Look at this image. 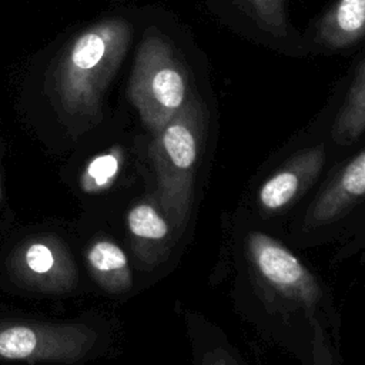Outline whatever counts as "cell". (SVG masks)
<instances>
[{"mask_svg":"<svg viewBox=\"0 0 365 365\" xmlns=\"http://www.w3.org/2000/svg\"><path fill=\"white\" fill-rule=\"evenodd\" d=\"M97 334L78 322L0 321V361L74 364L94 346Z\"/></svg>","mask_w":365,"mask_h":365,"instance_id":"277c9868","label":"cell"},{"mask_svg":"<svg viewBox=\"0 0 365 365\" xmlns=\"http://www.w3.org/2000/svg\"><path fill=\"white\" fill-rule=\"evenodd\" d=\"M365 198V150L354 157L327 184L308 207L304 222L307 228L329 224Z\"/></svg>","mask_w":365,"mask_h":365,"instance_id":"ba28073f","label":"cell"},{"mask_svg":"<svg viewBox=\"0 0 365 365\" xmlns=\"http://www.w3.org/2000/svg\"><path fill=\"white\" fill-rule=\"evenodd\" d=\"M247 255L259 279L281 297L312 309L322 292L315 277L279 241L251 231L247 235Z\"/></svg>","mask_w":365,"mask_h":365,"instance_id":"8992f818","label":"cell"},{"mask_svg":"<svg viewBox=\"0 0 365 365\" xmlns=\"http://www.w3.org/2000/svg\"><path fill=\"white\" fill-rule=\"evenodd\" d=\"M127 228L137 257L147 265L161 262L173 245V227L160 205L140 201L127 212Z\"/></svg>","mask_w":365,"mask_h":365,"instance_id":"9c48e42d","label":"cell"},{"mask_svg":"<svg viewBox=\"0 0 365 365\" xmlns=\"http://www.w3.org/2000/svg\"><path fill=\"white\" fill-rule=\"evenodd\" d=\"M325 160L324 145L297 153L259 188L258 202L267 212H279L301 197L317 180Z\"/></svg>","mask_w":365,"mask_h":365,"instance_id":"52a82bcc","label":"cell"},{"mask_svg":"<svg viewBox=\"0 0 365 365\" xmlns=\"http://www.w3.org/2000/svg\"><path fill=\"white\" fill-rule=\"evenodd\" d=\"M204 133V107L195 96H191L180 111L154 134L150 145L158 187L157 202L175 232L184 230L190 217Z\"/></svg>","mask_w":365,"mask_h":365,"instance_id":"7a4b0ae2","label":"cell"},{"mask_svg":"<svg viewBox=\"0 0 365 365\" xmlns=\"http://www.w3.org/2000/svg\"><path fill=\"white\" fill-rule=\"evenodd\" d=\"M318 37L331 48H345L365 37V0H338L319 21Z\"/></svg>","mask_w":365,"mask_h":365,"instance_id":"8fae6325","label":"cell"},{"mask_svg":"<svg viewBox=\"0 0 365 365\" xmlns=\"http://www.w3.org/2000/svg\"><path fill=\"white\" fill-rule=\"evenodd\" d=\"M131 30L120 19L104 20L81 33L61 58L54 91L61 108L74 117H93L103 93L128 48Z\"/></svg>","mask_w":365,"mask_h":365,"instance_id":"6da1fadb","label":"cell"},{"mask_svg":"<svg viewBox=\"0 0 365 365\" xmlns=\"http://www.w3.org/2000/svg\"><path fill=\"white\" fill-rule=\"evenodd\" d=\"M86 261L93 279L107 292L121 294L131 288L133 275L125 252L110 240H97L87 248Z\"/></svg>","mask_w":365,"mask_h":365,"instance_id":"30bf717a","label":"cell"},{"mask_svg":"<svg viewBox=\"0 0 365 365\" xmlns=\"http://www.w3.org/2000/svg\"><path fill=\"white\" fill-rule=\"evenodd\" d=\"M128 94L143 123L154 134L188 100V81L184 67L161 36L147 34L140 43L130 77Z\"/></svg>","mask_w":365,"mask_h":365,"instance_id":"3957f363","label":"cell"},{"mask_svg":"<svg viewBox=\"0 0 365 365\" xmlns=\"http://www.w3.org/2000/svg\"><path fill=\"white\" fill-rule=\"evenodd\" d=\"M365 133V56L358 66L345 101L334 121L331 137L338 144H351Z\"/></svg>","mask_w":365,"mask_h":365,"instance_id":"7c38bea8","label":"cell"},{"mask_svg":"<svg viewBox=\"0 0 365 365\" xmlns=\"http://www.w3.org/2000/svg\"><path fill=\"white\" fill-rule=\"evenodd\" d=\"M9 274L19 287L41 294H64L78 279L73 255L54 234H40L19 244L7 258Z\"/></svg>","mask_w":365,"mask_h":365,"instance_id":"5b68a950","label":"cell"},{"mask_svg":"<svg viewBox=\"0 0 365 365\" xmlns=\"http://www.w3.org/2000/svg\"><path fill=\"white\" fill-rule=\"evenodd\" d=\"M124 153L120 147L96 155L80 175L78 185L87 194H97L108 190L121 170Z\"/></svg>","mask_w":365,"mask_h":365,"instance_id":"4fadbf2b","label":"cell"},{"mask_svg":"<svg viewBox=\"0 0 365 365\" xmlns=\"http://www.w3.org/2000/svg\"><path fill=\"white\" fill-rule=\"evenodd\" d=\"M202 365H240L235 358L222 348L207 351L202 356Z\"/></svg>","mask_w":365,"mask_h":365,"instance_id":"9a60e30c","label":"cell"},{"mask_svg":"<svg viewBox=\"0 0 365 365\" xmlns=\"http://www.w3.org/2000/svg\"><path fill=\"white\" fill-rule=\"evenodd\" d=\"M0 198H1V185H0Z\"/></svg>","mask_w":365,"mask_h":365,"instance_id":"2e32d148","label":"cell"},{"mask_svg":"<svg viewBox=\"0 0 365 365\" xmlns=\"http://www.w3.org/2000/svg\"><path fill=\"white\" fill-rule=\"evenodd\" d=\"M251 10L259 24L275 34H282L285 30V17L282 0H248Z\"/></svg>","mask_w":365,"mask_h":365,"instance_id":"5bb4252c","label":"cell"}]
</instances>
